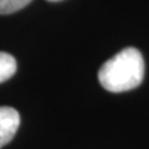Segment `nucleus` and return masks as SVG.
I'll return each mask as SVG.
<instances>
[{"instance_id": "5", "label": "nucleus", "mask_w": 149, "mask_h": 149, "mask_svg": "<svg viewBox=\"0 0 149 149\" xmlns=\"http://www.w3.org/2000/svg\"><path fill=\"white\" fill-rule=\"evenodd\" d=\"M49 1H60V0H49Z\"/></svg>"}, {"instance_id": "4", "label": "nucleus", "mask_w": 149, "mask_h": 149, "mask_svg": "<svg viewBox=\"0 0 149 149\" xmlns=\"http://www.w3.org/2000/svg\"><path fill=\"white\" fill-rule=\"evenodd\" d=\"M30 3L31 0H0V14L6 15V14L15 13Z\"/></svg>"}, {"instance_id": "3", "label": "nucleus", "mask_w": 149, "mask_h": 149, "mask_svg": "<svg viewBox=\"0 0 149 149\" xmlns=\"http://www.w3.org/2000/svg\"><path fill=\"white\" fill-rule=\"evenodd\" d=\"M16 72V61L14 56L0 51V83L5 82Z\"/></svg>"}, {"instance_id": "2", "label": "nucleus", "mask_w": 149, "mask_h": 149, "mask_svg": "<svg viewBox=\"0 0 149 149\" xmlns=\"http://www.w3.org/2000/svg\"><path fill=\"white\" fill-rule=\"evenodd\" d=\"M20 125V114L13 107H0V148L11 141Z\"/></svg>"}, {"instance_id": "1", "label": "nucleus", "mask_w": 149, "mask_h": 149, "mask_svg": "<svg viewBox=\"0 0 149 149\" xmlns=\"http://www.w3.org/2000/svg\"><path fill=\"white\" fill-rule=\"evenodd\" d=\"M144 77V60L139 50L127 47L102 65L98 80L109 92H125L138 87Z\"/></svg>"}]
</instances>
